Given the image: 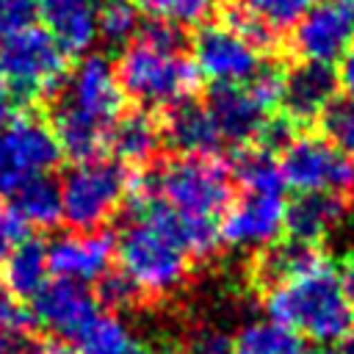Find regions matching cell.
Listing matches in <instances>:
<instances>
[{"label":"cell","mask_w":354,"mask_h":354,"mask_svg":"<svg viewBox=\"0 0 354 354\" xmlns=\"http://www.w3.org/2000/svg\"><path fill=\"white\" fill-rule=\"evenodd\" d=\"M130 202L133 216L113 241L119 271L141 296H166L185 282L191 254L177 241L152 196L130 191Z\"/></svg>","instance_id":"cell-1"},{"label":"cell","mask_w":354,"mask_h":354,"mask_svg":"<svg viewBox=\"0 0 354 354\" xmlns=\"http://www.w3.org/2000/svg\"><path fill=\"white\" fill-rule=\"evenodd\" d=\"M266 313L296 337L335 343L354 326V307L337 271L324 260L313 271L266 290Z\"/></svg>","instance_id":"cell-2"},{"label":"cell","mask_w":354,"mask_h":354,"mask_svg":"<svg viewBox=\"0 0 354 354\" xmlns=\"http://www.w3.org/2000/svg\"><path fill=\"white\" fill-rule=\"evenodd\" d=\"M133 191L147 194L183 216L218 221V216L232 199V174L216 155H174L160 163L152 174L133 180Z\"/></svg>","instance_id":"cell-3"},{"label":"cell","mask_w":354,"mask_h":354,"mask_svg":"<svg viewBox=\"0 0 354 354\" xmlns=\"http://www.w3.org/2000/svg\"><path fill=\"white\" fill-rule=\"evenodd\" d=\"M116 80L124 97L144 111H169L185 100H194L199 88V72L185 53H166L141 39H133L116 61Z\"/></svg>","instance_id":"cell-4"},{"label":"cell","mask_w":354,"mask_h":354,"mask_svg":"<svg viewBox=\"0 0 354 354\" xmlns=\"http://www.w3.org/2000/svg\"><path fill=\"white\" fill-rule=\"evenodd\" d=\"M61 188V218L77 230L91 232L108 224L116 210L130 199V169L116 160H86L66 169L58 183Z\"/></svg>","instance_id":"cell-5"},{"label":"cell","mask_w":354,"mask_h":354,"mask_svg":"<svg viewBox=\"0 0 354 354\" xmlns=\"http://www.w3.org/2000/svg\"><path fill=\"white\" fill-rule=\"evenodd\" d=\"M66 58L44 28H25L0 41V83L14 105L47 100L66 75Z\"/></svg>","instance_id":"cell-6"},{"label":"cell","mask_w":354,"mask_h":354,"mask_svg":"<svg viewBox=\"0 0 354 354\" xmlns=\"http://www.w3.org/2000/svg\"><path fill=\"white\" fill-rule=\"evenodd\" d=\"M58 160L61 147L44 119L19 113L0 127V194H11L22 183L50 174Z\"/></svg>","instance_id":"cell-7"},{"label":"cell","mask_w":354,"mask_h":354,"mask_svg":"<svg viewBox=\"0 0 354 354\" xmlns=\"http://www.w3.org/2000/svg\"><path fill=\"white\" fill-rule=\"evenodd\" d=\"M285 188L299 194H340L354 185V166L324 136L296 133L279 149Z\"/></svg>","instance_id":"cell-8"},{"label":"cell","mask_w":354,"mask_h":354,"mask_svg":"<svg viewBox=\"0 0 354 354\" xmlns=\"http://www.w3.org/2000/svg\"><path fill=\"white\" fill-rule=\"evenodd\" d=\"M47 100L61 102L111 130V124L122 113L124 94L119 88L113 64L100 53H88L72 69H66L61 86Z\"/></svg>","instance_id":"cell-9"},{"label":"cell","mask_w":354,"mask_h":354,"mask_svg":"<svg viewBox=\"0 0 354 354\" xmlns=\"http://www.w3.org/2000/svg\"><path fill=\"white\" fill-rule=\"evenodd\" d=\"M188 47L199 77L213 80V86H243L263 64V53L227 22L199 25Z\"/></svg>","instance_id":"cell-10"},{"label":"cell","mask_w":354,"mask_h":354,"mask_svg":"<svg viewBox=\"0 0 354 354\" xmlns=\"http://www.w3.org/2000/svg\"><path fill=\"white\" fill-rule=\"evenodd\" d=\"M285 191H241L221 213L218 235L232 249L263 252L279 241L285 230Z\"/></svg>","instance_id":"cell-11"},{"label":"cell","mask_w":354,"mask_h":354,"mask_svg":"<svg viewBox=\"0 0 354 354\" xmlns=\"http://www.w3.org/2000/svg\"><path fill=\"white\" fill-rule=\"evenodd\" d=\"M290 30V47L301 61L332 66L354 44V0H315Z\"/></svg>","instance_id":"cell-12"},{"label":"cell","mask_w":354,"mask_h":354,"mask_svg":"<svg viewBox=\"0 0 354 354\" xmlns=\"http://www.w3.org/2000/svg\"><path fill=\"white\" fill-rule=\"evenodd\" d=\"M113 260V238L91 230V232H64L47 243V266L55 279L69 282H97L111 271Z\"/></svg>","instance_id":"cell-13"},{"label":"cell","mask_w":354,"mask_h":354,"mask_svg":"<svg viewBox=\"0 0 354 354\" xmlns=\"http://www.w3.org/2000/svg\"><path fill=\"white\" fill-rule=\"evenodd\" d=\"M97 315L94 293L69 279H53L33 296V318L58 337H77Z\"/></svg>","instance_id":"cell-14"},{"label":"cell","mask_w":354,"mask_h":354,"mask_svg":"<svg viewBox=\"0 0 354 354\" xmlns=\"http://www.w3.org/2000/svg\"><path fill=\"white\" fill-rule=\"evenodd\" d=\"M337 75L329 64H310L301 61L285 75L282 88V116L293 124H304L321 119L324 111L337 100Z\"/></svg>","instance_id":"cell-15"},{"label":"cell","mask_w":354,"mask_h":354,"mask_svg":"<svg viewBox=\"0 0 354 354\" xmlns=\"http://www.w3.org/2000/svg\"><path fill=\"white\" fill-rule=\"evenodd\" d=\"M160 136L177 155L191 158H213L224 144L213 113L196 100H185L169 108L160 124Z\"/></svg>","instance_id":"cell-16"},{"label":"cell","mask_w":354,"mask_h":354,"mask_svg":"<svg viewBox=\"0 0 354 354\" xmlns=\"http://www.w3.org/2000/svg\"><path fill=\"white\" fill-rule=\"evenodd\" d=\"M100 3L102 0H39V17L66 55H83L97 39Z\"/></svg>","instance_id":"cell-17"},{"label":"cell","mask_w":354,"mask_h":354,"mask_svg":"<svg viewBox=\"0 0 354 354\" xmlns=\"http://www.w3.org/2000/svg\"><path fill=\"white\" fill-rule=\"evenodd\" d=\"M205 105L213 113L221 138L232 144H249L252 138H257L266 119L271 116L243 86H213Z\"/></svg>","instance_id":"cell-18"},{"label":"cell","mask_w":354,"mask_h":354,"mask_svg":"<svg viewBox=\"0 0 354 354\" xmlns=\"http://www.w3.org/2000/svg\"><path fill=\"white\" fill-rule=\"evenodd\" d=\"M160 141H163L160 124L144 108L122 111L108 130V149H111L113 160L122 163L124 169L149 163L155 158Z\"/></svg>","instance_id":"cell-19"},{"label":"cell","mask_w":354,"mask_h":354,"mask_svg":"<svg viewBox=\"0 0 354 354\" xmlns=\"http://www.w3.org/2000/svg\"><path fill=\"white\" fill-rule=\"evenodd\" d=\"M343 216H346V202L340 194H299L288 205L285 230L296 241L318 243L324 235L340 227Z\"/></svg>","instance_id":"cell-20"},{"label":"cell","mask_w":354,"mask_h":354,"mask_svg":"<svg viewBox=\"0 0 354 354\" xmlns=\"http://www.w3.org/2000/svg\"><path fill=\"white\" fill-rule=\"evenodd\" d=\"M321 263H324V254L318 252L315 243H304V241L288 238V241H277V243H271L268 249L260 252L257 277H260V282L266 288H274V285L290 282V279L313 271Z\"/></svg>","instance_id":"cell-21"},{"label":"cell","mask_w":354,"mask_h":354,"mask_svg":"<svg viewBox=\"0 0 354 354\" xmlns=\"http://www.w3.org/2000/svg\"><path fill=\"white\" fill-rule=\"evenodd\" d=\"M47 277V246L33 238H25L3 266V285L14 299H33L50 282Z\"/></svg>","instance_id":"cell-22"},{"label":"cell","mask_w":354,"mask_h":354,"mask_svg":"<svg viewBox=\"0 0 354 354\" xmlns=\"http://www.w3.org/2000/svg\"><path fill=\"white\" fill-rule=\"evenodd\" d=\"M8 196H11V213L25 227L50 230L61 221V188L50 174L22 183Z\"/></svg>","instance_id":"cell-23"},{"label":"cell","mask_w":354,"mask_h":354,"mask_svg":"<svg viewBox=\"0 0 354 354\" xmlns=\"http://www.w3.org/2000/svg\"><path fill=\"white\" fill-rule=\"evenodd\" d=\"M230 174L241 185V191H285L279 158H274L271 149L266 147H243L235 160Z\"/></svg>","instance_id":"cell-24"},{"label":"cell","mask_w":354,"mask_h":354,"mask_svg":"<svg viewBox=\"0 0 354 354\" xmlns=\"http://www.w3.org/2000/svg\"><path fill=\"white\" fill-rule=\"evenodd\" d=\"M232 354H301V337L271 318L249 321L235 335Z\"/></svg>","instance_id":"cell-25"},{"label":"cell","mask_w":354,"mask_h":354,"mask_svg":"<svg viewBox=\"0 0 354 354\" xmlns=\"http://www.w3.org/2000/svg\"><path fill=\"white\" fill-rule=\"evenodd\" d=\"M77 354H127L136 346L130 326L113 313H97L91 324L75 337Z\"/></svg>","instance_id":"cell-26"},{"label":"cell","mask_w":354,"mask_h":354,"mask_svg":"<svg viewBox=\"0 0 354 354\" xmlns=\"http://www.w3.org/2000/svg\"><path fill=\"white\" fill-rule=\"evenodd\" d=\"M141 28L138 3L133 0H102L97 8V39L108 47H127Z\"/></svg>","instance_id":"cell-27"},{"label":"cell","mask_w":354,"mask_h":354,"mask_svg":"<svg viewBox=\"0 0 354 354\" xmlns=\"http://www.w3.org/2000/svg\"><path fill=\"white\" fill-rule=\"evenodd\" d=\"M313 6L315 0H235L232 8L243 11L246 17L257 19L260 25H266L279 36L290 30Z\"/></svg>","instance_id":"cell-28"},{"label":"cell","mask_w":354,"mask_h":354,"mask_svg":"<svg viewBox=\"0 0 354 354\" xmlns=\"http://www.w3.org/2000/svg\"><path fill=\"white\" fill-rule=\"evenodd\" d=\"M221 0H138V8L149 19H166L171 25H205Z\"/></svg>","instance_id":"cell-29"},{"label":"cell","mask_w":354,"mask_h":354,"mask_svg":"<svg viewBox=\"0 0 354 354\" xmlns=\"http://www.w3.org/2000/svg\"><path fill=\"white\" fill-rule=\"evenodd\" d=\"M324 138L348 160H354V100H335L321 116Z\"/></svg>","instance_id":"cell-30"},{"label":"cell","mask_w":354,"mask_h":354,"mask_svg":"<svg viewBox=\"0 0 354 354\" xmlns=\"http://www.w3.org/2000/svg\"><path fill=\"white\" fill-rule=\"evenodd\" d=\"M285 75L288 69L277 61H263L257 66V72L243 83V88L257 100V105L263 111H274L282 102V88H285Z\"/></svg>","instance_id":"cell-31"},{"label":"cell","mask_w":354,"mask_h":354,"mask_svg":"<svg viewBox=\"0 0 354 354\" xmlns=\"http://www.w3.org/2000/svg\"><path fill=\"white\" fill-rule=\"evenodd\" d=\"M136 39H141V41L158 47V50H166V53H185V47H188L185 28L171 25L166 19H147V22H141Z\"/></svg>","instance_id":"cell-32"},{"label":"cell","mask_w":354,"mask_h":354,"mask_svg":"<svg viewBox=\"0 0 354 354\" xmlns=\"http://www.w3.org/2000/svg\"><path fill=\"white\" fill-rule=\"evenodd\" d=\"M141 293L133 288V282L122 274V271H108L102 279H97V304L102 301L108 310H124L130 307Z\"/></svg>","instance_id":"cell-33"},{"label":"cell","mask_w":354,"mask_h":354,"mask_svg":"<svg viewBox=\"0 0 354 354\" xmlns=\"http://www.w3.org/2000/svg\"><path fill=\"white\" fill-rule=\"evenodd\" d=\"M39 19V0H0V39L33 28Z\"/></svg>","instance_id":"cell-34"},{"label":"cell","mask_w":354,"mask_h":354,"mask_svg":"<svg viewBox=\"0 0 354 354\" xmlns=\"http://www.w3.org/2000/svg\"><path fill=\"white\" fill-rule=\"evenodd\" d=\"M28 238V227L8 210V213H0V268L6 266L8 254Z\"/></svg>","instance_id":"cell-35"},{"label":"cell","mask_w":354,"mask_h":354,"mask_svg":"<svg viewBox=\"0 0 354 354\" xmlns=\"http://www.w3.org/2000/svg\"><path fill=\"white\" fill-rule=\"evenodd\" d=\"M0 354H44V343L28 335V329H14L0 335Z\"/></svg>","instance_id":"cell-36"},{"label":"cell","mask_w":354,"mask_h":354,"mask_svg":"<svg viewBox=\"0 0 354 354\" xmlns=\"http://www.w3.org/2000/svg\"><path fill=\"white\" fill-rule=\"evenodd\" d=\"M14 329H28V315L22 313L17 299L6 290V285H0V335Z\"/></svg>","instance_id":"cell-37"},{"label":"cell","mask_w":354,"mask_h":354,"mask_svg":"<svg viewBox=\"0 0 354 354\" xmlns=\"http://www.w3.org/2000/svg\"><path fill=\"white\" fill-rule=\"evenodd\" d=\"M335 75H337V88H343L346 100H354V44L343 53Z\"/></svg>","instance_id":"cell-38"},{"label":"cell","mask_w":354,"mask_h":354,"mask_svg":"<svg viewBox=\"0 0 354 354\" xmlns=\"http://www.w3.org/2000/svg\"><path fill=\"white\" fill-rule=\"evenodd\" d=\"M185 354H232V346L221 335H199Z\"/></svg>","instance_id":"cell-39"},{"label":"cell","mask_w":354,"mask_h":354,"mask_svg":"<svg viewBox=\"0 0 354 354\" xmlns=\"http://www.w3.org/2000/svg\"><path fill=\"white\" fill-rule=\"evenodd\" d=\"M337 277H340V285H343V290L348 293V299H354V252L346 254V260H343Z\"/></svg>","instance_id":"cell-40"},{"label":"cell","mask_w":354,"mask_h":354,"mask_svg":"<svg viewBox=\"0 0 354 354\" xmlns=\"http://www.w3.org/2000/svg\"><path fill=\"white\" fill-rule=\"evenodd\" d=\"M17 105H14V100H11V94L6 91V86L0 83V127H6L17 113Z\"/></svg>","instance_id":"cell-41"},{"label":"cell","mask_w":354,"mask_h":354,"mask_svg":"<svg viewBox=\"0 0 354 354\" xmlns=\"http://www.w3.org/2000/svg\"><path fill=\"white\" fill-rule=\"evenodd\" d=\"M127 354H163V351L155 348V346H147V343H138V340H136V346H133Z\"/></svg>","instance_id":"cell-42"},{"label":"cell","mask_w":354,"mask_h":354,"mask_svg":"<svg viewBox=\"0 0 354 354\" xmlns=\"http://www.w3.org/2000/svg\"><path fill=\"white\" fill-rule=\"evenodd\" d=\"M44 354H77V351L66 346H44Z\"/></svg>","instance_id":"cell-43"},{"label":"cell","mask_w":354,"mask_h":354,"mask_svg":"<svg viewBox=\"0 0 354 354\" xmlns=\"http://www.w3.org/2000/svg\"><path fill=\"white\" fill-rule=\"evenodd\" d=\"M343 354H354V337H348V340H346V346H343Z\"/></svg>","instance_id":"cell-44"},{"label":"cell","mask_w":354,"mask_h":354,"mask_svg":"<svg viewBox=\"0 0 354 354\" xmlns=\"http://www.w3.org/2000/svg\"><path fill=\"white\" fill-rule=\"evenodd\" d=\"M315 354H332V351H315Z\"/></svg>","instance_id":"cell-45"}]
</instances>
